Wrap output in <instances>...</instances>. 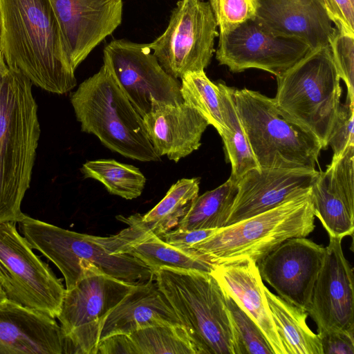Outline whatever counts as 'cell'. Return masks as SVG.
<instances>
[{
	"instance_id": "18",
	"label": "cell",
	"mask_w": 354,
	"mask_h": 354,
	"mask_svg": "<svg viewBox=\"0 0 354 354\" xmlns=\"http://www.w3.org/2000/svg\"><path fill=\"white\" fill-rule=\"evenodd\" d=\"M74 353L55 318L7 300L0 304V354Z\"/></svg>"
},
{
	"instance_id": "25",
	"label": "cell",
	"mask_w": 354,
	"mask_h": 354,
	"mask_svg": "<svg viewBox=\"0 0 354 354\" xmlns=\"http://www.w3.org/2000/svg\"><path fill=\"white\" fill-rule=\"evenodd\" d=\"M113 252L136 257L153 273L165 267L211 272L215 266L197 250L174 246L153 234L118 245Z\"/></svg>"
},
{
	"instance_id": "27",
	"label": "cell",
	"mask_w": 354,
	"mask_h": 354,
	"mask_svg": "<svg viewBox=\"0 0 354 354\" xmlns=\"http://www.w3.org/2000/svg\"><path fill=\"white\" fill-rule=\"evenodd\" d=\"M225 127L220 134L224 144L226 161L231 164L230 178L235 182L249 170L259 167L250 147L239 117L234 99V87L217 84Z\"/></svg>"
},
{
	"instance_id": "4",
	"label": "cell",
	"mask_w": 354,
	"mask_h": 354,
	"mask_svg": "<svg viewBox=\"0 0 354 354\" xmlns=\"http://www.w3.org/2000/svg\"><path fill=\"white\" fill-rule=\"evenodd\" d=\"M70 100L83 132L93 134L111 151L141 162H158L142 118L107 68L82 82Z\"/></svg>"
},
{
	"instance_id": "11",
	"label": "cell",
	"mask_w": 354,
	"mask_h": 354,
	"mask_svg": "<svg viewBox=\"0 0 354 354\" xmlns=\"http://www.w3.org/2000/svg\"><path fill=\"white\" fill-rule=\"evenodd\" d=\"M149 44L114 39L104 48V66L143 118L162 104L183 102L180 81L168 74Z\"/></svg>"
},
{
	"instance_id": "14",
	"label": "cell",
	"mask_w": 354,
	"mask_h": 354,
	"mask_svg": "<svg viewBox=\"0 0 354 354\" xmlns=\"http://www.w3.org/2000/svg\"><path fill=\"white\" fill-rule=\"evenodd\" d=\"M326 248L306 237L290 238L258 263L266 281L288 303L308 312Z\"/></svg>"
},
{
	"instance_id": "6",
	"label": "cell",
	"mask_w": 354,
	"mask_h": 354,
	"mask_svg": "<svg viewBox=\"0 0 354 354\" xmlns=\"http://www.w3.org/2000/svg\"><path fill=\"white\" fill-rule=\"evenodd\" d=\"M17 223L30 247L60 270L66 290L93 272L133 285L154 279V273L142 261L128 254L110 252L97 236L65 230L26 214Z\"/></svg>"
},
{
	"instance_id": "31",
	"label": "cell",
	"mask_w": 354,
	"mask_h": 354,
	"mask_svg": "<svg viewBox=\"0 0 354 354\" xmlns=\"http://www.w3.org/2000/svg\"><path fill=\"white\" fill-rule=\"evenodd\" d=\"M180 80L183 102L195 109L221 134L225 125L218 84L207 77L204 70L188 72Z\"/></svg>"
},
{
	"instance_id": "21",
	"label": "cell",
	"mask_w": 354,
	"mask_h": 354,
	"mask_svg": "<svg viewBox=\"0 0 354 354\" xmlns=\"http://www.w3.org/2000/svg\"><path fill=\"white\" fill-rule=\"evenodd\" d=\"M199 184V178L178 180L171 186L165 197L147 213L127 217L117 216L128 227L114 235L98 236L99 241L113 253V249L122 244L151 234L161 236L177 227L192 200L198 195Z\"/></svg>"
},
{
	"instance_id": "12",
	"label": "cell",
	"mask_w": 354,
	"mask_h": 354,
	"mask_svg": "<svg viewBox=\"0 0 354 354\" xmlns=\"http://www.w3.org/2000/svg\"><path fill=\"white\" fill-rule=\"evenodd\" d=\"M134 286L93 272L86 274L71 289H66L57 318L74 353H97L104 319Z\"/></svg>"
},
{
	"instance_id": "28",
	"label": "cell",
	"mask_w": 354,
	"mask_h": 354,
	"mask_svg": "<svg viewBox=\"0 0 354 354\" xmlns=\"http://www.w3.org/2000/svg\"><path fill=\"white\" fill-rule=\"evenodd\" d=\"M237 182L230 178L191 202L177 229L193 230L224 227L237 194Z\"/></svg>"
},
{
	"instance_id": "29",
	"label": "cell",
	"mask_w": 354,
	"mask_h": 354,
	"mask_svg": "<svg viewBox=\"0 0 354 354\" xmlns=\"http://www.w3.org/2000/svg\"><path fill=\"white\" fill-rule=\"evenodd\" d=\"M310 196L314 215L320 221L329 237L343 239L353 235L354 208L330 187L323 171H319L311 186Z\"/></svg>"
},
{
	"instance_id": "9",
	"label": "cell",
	"mask_w": 354,
	"mask_h": 354,
	"mask_svg": "<svg viewBox=\"0 0 354 354\" xmlns=\"http://www.w3.org/2000/svg\"><path fill=\"white\" fill-rule=\"evenodd\" d=\"M0 223V281L9 300L57 318L66 288L17 230Z\"/></svg>"
},
{
	"instance_id": "40",
	"label": "cell",
	"mask_w": 354,
	"mask_h": 354,
	"mask_svg": "<svg viewBox=\"0 0 354 354\" xmlns=\"http://www.w3.org/2000/svg\"><path fill=\"white\" fill-rule=\"evenodd\" d=\"M8 300L7 294L3 287V285L0 281V304Z\"/></svg>"
},
{
	"instance_id": "32",
	"label": "cell",
	"mask_w": 354,
	"mask_h": 354,
	"mask_svg": "<svg viewBox=\"0 0 354 354\" xmlns=\"http://www.w3.org/2000/svg\"><path fill=\"white\" fill-rule=\"evenodd\" d=\"M224 292L236 333L239 354H274L256 323Z\"/></svg>"
},
{
	"instance_id": "35",
	"label": "cell",
	"mask_w": 354,
	"mask_h": 354,
	"mask_svg": "<svg viewBox=\"0 0 354 354\" xmlns=\"http://www.w3.org/2000/svg\"><path fill=\"white\" fill-rule=\"evenodd\" d=\"M353 131L354 103L346 101L339 105L328 138V146L333 151L332 159L338 158L354 147Z\"/></svg>"
},
{
	"instance_id": "38",
	"label": "cell",
	"mask_w": 354,
	"mask_h": 354,
	"mask_svg": "<svg viewBox=\"0 0 354 354\" xmlns=\"http://www.w3.org/2000/svg\"><path fill=\"white\" fill-rule=\"evenodd\" d=\"M216 229H201L193 230H181L176 229L169 230L162 234L165 242L181 248H189L192 245L203 241L212 235Z\"/></svg>"
},
{
	"instance_id": "13",
	"label": "cell",
	"mask_w": 354,
	"mask_h": 354,
	"mask_svg": "<svg viewBox=\"0 0 354 354\" xmlns=\"http://www.w3.org/2000/svg\"><path fill=\"white\" fill-rule=\"evenodd\" d=\"M218 36L216 58L233 73L257 68L279 77L310 50L297 39L274 34L256 17Z\"/></svg>"
},
{
	"instance_id": "3",
	"label": "cell",
	"mask_w": 354,
	"mask_h": 354,
	"mask_svg": "<svg viewBox=\"0 0 354 354\" xmlns=\"http://www.w3.org/2000/svg\"><path fill=\"white\" fill-rule=\"evenodd\" d=\"M154 280L196 354H239L225 292L211 272L165 267Z\"/></svg>"
},
{
	"instance_id": "5",
	"label": "cell",
	"mask_w": 354,
	"mask_h": 354,
	"mask_svg": "<svg viewBox=\"0 0 354 354\" xmlns=\"http://www.w3.org/2000/svg\"><path fill=\"white\" fill-rule=\"evenodd\" d=\"M310 191L269 210L216 229L192 245L214 265L245 260L258 263L290 238L306 237L315 229Z\"/></svg>"
},
{
	"instance_id": "17",
	"label": "cell",
	"mask_w": 354,
	"mask_h": 354,
	"mask_svg": "<svg viewBox=\"0 0 354 354\" xmlns=\"http://www.w3.org/2000/svg\"><path fill=\"white\" fill-rule=\"evenodd\" d=\"M319 171L308 169L254 168L238 181V191L225 225L269 210L310 191Z\"/></svg>"
},
{
	"instance_id": "7",
	"label": "cell",
	"mask_w": 354,
	"mask_h": 354,
	"mask_svg": "<svg viewBox=\"0 0 354 354\" xmlns=\"http://www.w3.org/2000/svg\"><path fill=\"white\" fill-rule=\"evenodd\" d=\"M340 77L328 46L308 52L277 77L273 99L279 113L315 137L322 149L340 105Z\"/></svg>"
},
{
	"instance_id": "19",
	"label": "cell",
	"mask_w": 354,
	"mask_h": 354,
	"mask_svg": "<svg viewBox=\"0 0 354 354\" xmlns=\"http://www.w3.org/2000/svg\"><path fill=\"white\" fill-rule=\"evenodd\" d=\"M143 122L147 136L161 157L178 162L201 145L203 133L209 124L185 102L162 104L145 115Z\"/></svg>"
},
{
	"instance_id": "41",
	"label": "cell",
	"mask_w": 354,
	"mask_h": 354,
	"mask_svg": "<svg viewBox=\"0 0 354 354\" xmlns=\"http://www.w3.org/2000/svg\"><path fill=\"white\" fill-rule=\"evenodd\" d=\"M6 62L4 56H3L1 50H0V81H1L2 71H3V66L6 64Z\"/></svg>"
},
{
	"instance_id": "22",
	"label": "cell",
	"mask_w": 354,
	"mask_h": 354,
	"mask_svg": "<svg viewBox=\"0 0 354 354\" xmlns=\"http://www.w3.org/2000/svg\"><path fill=\"white\" fill-rule=\"evenodd\" d=\"M158 325L182 326L154 279L135 285L104 319L99 342L114 335L130 334Z\"/></svg>"
},
{
	"instance_id": "37",
	"label": "cell",
	"mask_w": 354,
	"mask_h": 354,
	"mask_svg": "<svg viewBox=\"0 0 354 354\" xmlns=\"http://www.w3.org/2000/svg\"><path fill=\"white\" fill-rule=\"evenodd\" d=\"M317 334L323 354H354L353 334L339 331L320 332Z\"/></svg>"
},
{
	"instance_id": "26",
	"label": "cell",
	"mask_w": 354,
	"mask_h": 354,
	"mask_svg": "<svg viewBox=\"0 0 354 354\" xmlns=\"http://www.w3.org/2000/svg\"><path fill=\"white\" fill-rule=\"evenodd\" d=\"M264 291L287 354H323L318 334L306 323L308 313L274 295L266 286Z\"/></svg>"
},
{
	"instance_id": "39",
	"label": "cell",
	"mask_w": 354,
	"mask_h": 354,
	"mask_svg": "<svg viewBox=\"0 0 354 354\" xmlns=\"http://www.w3.org/2000/svg\"><path fill=\"white\" fill-rule=\"evenodd\" d=\"M296 3L302 5H317L324 8V3L323 0H292ZM325 10V8H324Z\"/></svg>"
},
{
	"instance_id": "30",
	"label": "cell",
	"mask_w": 354,
	"mask_h": 354,
	"mask_svg": "<svg viewBox=\"0 0 354 354\" xmlns=\"http://www.w3.org/2000/svg\"><path fill=\"white\" fill-rule=\"evenodd\" d=\"M80 171L84 178L100 182L110 194L127 200L140 196L147 181L138 167L113 159L86 161Z\"/></svg>"
},
{
	"instance_id": "15",
	"label": "cell",
	"mask_w": 354,
	"mask_h": 354,
	"mask_svg": "<svg viewBox=\"0 0 354 354\" xmlns=\"http://www.w3.org/2000/svg\"><path fill=\"white\" fill-rule=\"evenodd\" d=\"M342 240L329 237L307 312L318 333L354 334L353 272L344 254Z\"/></svg>"
},
{
	"instance_id": "1",
	"label": "cell",
	"mask_w": 354,
	"mask_h": 354,
	"mask_svg": "<svg viewBox=\"0 0 354 354\" xmlns=\"http://www.w3.org/2000/svg\"><path fill=\"white\" fill-rule=\"evenodd\" d=\"M1 52L8 66L32 84L57 94L76 85L49 0H0Z\"/></svg>"
},
{
	"instance_id": "42",
	"label": "cell",
	"mask_w": 354,
	"mask_h": 354,
	"mask_svg": "<svg viewBox=\"0 0 354 354\" xmlns=\"http://www.w3.org/2000/svg\"><path fill=\"white\" fill-rule=\"evenodd\" d=\"M1 44H2V21H1V15L0 12V50H1Z\"/></svg>"
},
{
	"instance_id": "8",
	"label": "cell",
	"mask_w": 354,
	"mask_h": 354,
	"mask_svg": "<svg viewBox=\"0 0 354 354\" xmlns=\"http://www.w3.org/2000/svg\"><path fill=\"white\" fill-rule=\"evenodd\" d=\"M234 99L259 167L315 169L321 143L283 118L272 98L255 91L234 88Z\"/></svg>"
},
{
	"instance_id": "16",
	"label": "cell",
	"mask_w": 354,
	"mask_h": 354,
	"mask_svg": "<svg viewBox=\"0 0 354 354\" xmlns=\"http://www.w3.org/2000/svg\"><path fill=\"white\" fill-rule=\"evenodd\" d=\"M49 1L75 71L122 22V0Z\"/></svg>"
},
{
	"instance_id": "36",
	"label": "cell",
	"mask_w": 354,
	"mask_h": 354,
	"mask_svg": "<svg viewBox=\"0 0 354 354\" xmlns=\"http://www.w3.org/2000/svg\"><path fill=\"white\" fill-rule=\"evenodd\" d=\"M331 21L340 32L354 35V0H323Z\"/></svg>"
},
{
	"instance_id": "20",
	"label": "cell",
	"mask_w": 354,
	"mask_h": 354,
	"mask_svg": "<svg viewBox=\"0 0 354 354\" xmlns=\"http://www.w3.org/2000/svg\"><path fill=\"white\" fill-rule=\"evenodd\" d=\"M211 273L222 288L256 323L274 354H287L271 315L257 263L245 260L215 265Z\"/></svg>"
},
{
	"instance_id": "24",
	"label": "cell",
	"mask_w": 354,
	"mask_h": 354,
	"mask_svg": "<svg viewBox=\"0 0 354 354\" xmlns=\"http://www.w3.org/2000/svg\"><path fill=\"white\" fill-rule=\"evenodd\" d=\"M196 354L183 326L158 325L98 342L96 354Z\"/></svg>"
},
{
	"instance_id": "10",
	"label": "cell",
	"mask_w": 354,
	"mask_h": 354,
	"mask_svg": "<svg viewBox=\"0 0 354 354\" xmlns=\"http://www.w3.org/2000/svg\"><path fill=\"white\" fill-rule=\"evenodd\" d=\"M217 36L209 1L179 0L166 30L149 46L163 69L181 79L188 72L202 71L209 66Z\"/></svg>"
},
{
	"instance_id": "2",
	"label": "cell",
	"mask_w": 354,
	"mask_h": 354,
	"mask_svg": "<svg viewBox=\"0 0 354 354\" xmlns=\"http://www.w3.org/2000/svg\"><path fill=\"white\" fill-rule=\"evenodd\" d=\"M32 82L6 64L0 81V223H18L40 136Z\"/></svg>"
},
{
	"instance_id": "34",
	"label": "cell",
	"mask_w": 354,
	"mask_h": 354,
	"mask_svg": "<svg viewBox=\"0 0 354 354\" xmlns=\"http://www.w3.org/2000/svg\"><path fill=\"white\" fill-rule=\"evenodd\" d=\"M328 46L339 77L347 88L346 101L354 103V35L335 28Z\"/></svg>"
},
{
	"instance_id": "33",
	"label": "cell",
	"mask_w": 354,
	"mask_h": 354,
	"mask_svg": "<svg viewBox=\"0 0 354 354\" xmlns=\"http://www.w3.org/2000/svg\"><path fill=\"white\" fill-rule=\"evenodd\" d=\"M218 35L227 34L256 17L259 0H209Z\"/></svg>"
},
{
	"instance_id": "23",
	"label": "cell",
	"mask_w": 354,
	"mask_h": 354,
	"mask_svg": "<svg viewBox=\"0 0 354 354\" xmlns=\"http://www.w3.org/2000/svg\"><path fill=\"white\" fill-rule=\"evenodd\" d=\"M256 18L274 34L297 39L310 50L328 46L335 29L324 8L292 0H259Z\"/></svg>"
}]
</instances>
